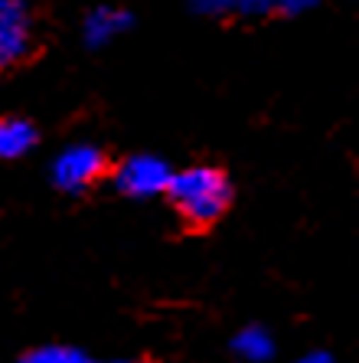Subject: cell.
<instances>
[{
    "mask_svg": "<svg viewBox=\"0 0 359 363\" xmlns=\"http://www.w3.org/2000/svg\"><path fill=\"white\" fill-rule=\"evenodd\" d=\"M173 210L183 216V223L190 226H209L226 213L229 200H232V186L229 177L219 167H186L180 174H170L167 190Z\"/></svg>",
    "mask_w": 359,
    "mask_h": 363,
    "instance_id": "obj_1",
    "label": "cell"
},
{
    "mask_svg": "<svg viewBox=\"0 0 359 363\" xmlns=\"http://www.w3.org/2000/svg\"><path fill=\"white\" fill-rule=\"evenodd\" d=\"M105 174V154L95 144H69L52 161V184L66 194H82Z\"/></svg>",
    "mask_w": 359,
    "mask_h": 363,
    "instance_id": "obj_2",
    "label": "cell"
},
{
    "mask_svg": "<svg viewBox=\"0 0 359 363\" xmlns=\"http://www.w3.org/2000/svg\"><path fill=\"white\" fill-rule=\"evenodd\" d=\"M173 170L167 167V161H160L154 154H134L127 161L118 164L115 170V186L125 196H137V200H147V196H157L167 190V180Z\"/></svg>",
    "mask_w": 359,
    "mask_h": 363,
    "instance_id": "obj_3",
    "label": "cell"
},
{
    "mask_svg": "<svg viewBox=\"0 0 359 363\" xmlns=\"http://www.w3.org/2000/svg\"><path fill=\"white\" fill-rule=\"evenodd\" d=\"M30 52V10L23 0H0V69Z\"/></svg>",
    "mask_w": 359,
    "mask_h": 363,
    "instance_id": "obj_4",
    "label": "cell"
},
{
    "mask_svg": "<svg viewBox=\"0 0 359 363\" xmlns=\"http://www.w3.org/2000/svg\"><path fill=\"white\" fill-rule=\"evenodd\" d=\"M131 13L127 10H118V7H95L89 17H85L82 23V36L89 46H108L111 40H118V36L125 33L127 26H131Z\"/></svg>",
    "mask_w": 359,
    "mask_h": 363,
    "instance_id": "obj_5",
    "label": "cell"
},
{
    "mask_svg": "<svg viewBox=\"0 0 359 363\" xmlns=\"http://www.w3.org/2000/svg\"><path fill=\"white\" fill-rule=\"evenodd\" d=\"M36 147V128L23 118H0V161H17Z\"/></svg>",
    "mask_w": 359,
    "mask_h": 363,
    "instance_id": "obj_6",
    "label": "cell"
},
{
    "mask_svg": "<svg viewBox=\"0 0 359 363\" xmlns=\"http://www.w3.org/2000/svg\"><path fill=\"white\" fill-rule=\"evenodd\" d=\"M232 350L242 357L245 363H268L275 357V337L258 324H249L232 337Z\"/></svg>",
    "mask_w": 359,
    "mask_h": 363,
    "instance_id": "obj_7",
    "label": "cell"
},
{
    "mask_svg": "<svg viewBox=\"0 0 359 363\" xmlns=\"http://www.w3.org/2000/svg\"><path fill=\"white\" fill-rule=\"evenodd\" d=\"M20 363H92V360H89V357H85L79 347L46 344V347H36V350H30V354H26Z\"/></svg>",
    "mask_w": 359,
    "mask_h": 363,
    "instance_id": "obj_8",
    "label": "cell"
},
{
    "mask_svg": "<svg viewBox=\"0 0 359 363\" xmlns=\"http://www.w3.org/2000/svg\"><path fill=\"white\" fill-rule=\"evenodd\" d=\"M235 10L242 17H268L278 13V0H235Z\"/></svg>",
    "mask_w": 359,
    "mask_h": 363,
    "instance_id": "obj_9",
    "label": "cell"
},
{
    "mask_svg": "<svg viewBox=\"0 0 359 363\" xmlns=\"http://www.w3.org/2000/svg\"><path fill=\"white\" fill-rule=\"evenodd\" d=\"M196 13H206V17H222V13H232L235 0H190Z\"/></svg>",
    "mask_w": 359,
    "mask_h": 363,
    "instance_id": "obj_10",
    "label": "cell"
},
{
    "mask_svg": "<svg viewBox=\"0 0 359 363\" xmlns=\"http://www.w3.org/2000/svg\"><path fill=\"white\" fill-rule=\"evenodd\" d=\"M320 0H278V13H287V17H301L307 10H314Z\"/></svg>",
    "mask_w": 359,
    "mask_h": 363,
    "instance_id": "obj_11",
    "label": "cell"
},
{
    "mask_svg": "<svg viewBox=\"0 0 359 363\" xmlns=\"http://www.w3.org/2000/svg\"><path fill=\"white\" fill-rule=\"evenodd\" d=\"M301 363H334V354H330V350L314 347V350H307V354L301 357Z\"/></svg>",
    "mask_w": 359,
    "mask_h": 363,
    "instance_id": "obj_12",
    "label": "cell"
},
{
    "mask_svg": "<svg viewBox=\"0 0 359 363\" xmlns=\"http://www.w3.org/2000/svg\"><path fill=\"white\" fill-rule=\"evenodd\" d=\"M111 363H127V360H111Z\"/></svg>",
    "mask_w": 359,
    "mask_h": 363,
    "instance_id": "obj_13",
    "label": "cell"
}]
</instances>
